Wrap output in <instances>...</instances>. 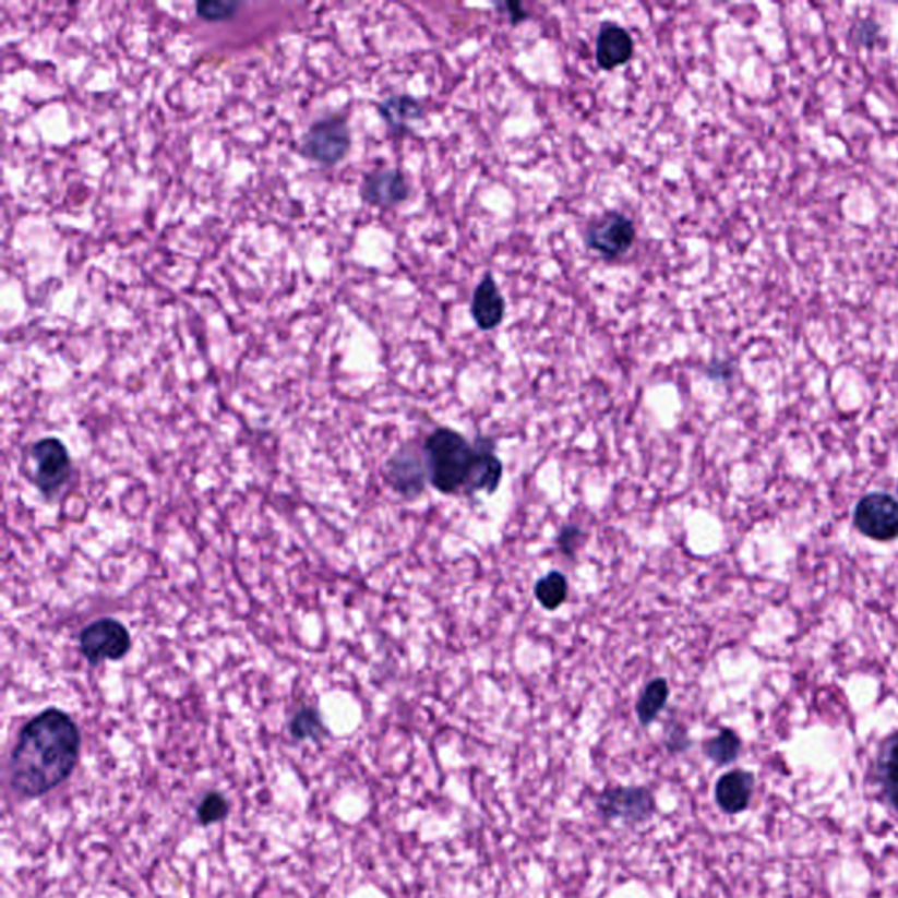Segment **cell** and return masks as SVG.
<instances>
[{"mask_svg": "<svg viewBox=\"0 0 898 898\" xmlns=\"http://www.w3.org/2000/svg\"><path fill=\"white\" fill-rule=\"evenodd\" d=\"M228 802L224 795L219 793H209L206 799L202 800L199 805V819L202 825H211V823H218L227 816Z\"/></svg>", "mask_w": 898, "mask_h": 898, "instance_id": "obj_21", "label": "cell"}, {"mask_svg": "<svg viewBox=\"0 0 898 898\" xmlns=\"http://www.w3.org/2000/svg\"><path fill=\"white\" fill-rule=\"evenodd\" d=\"M634 55V39L626 28L618 23L606 22L600 25L595 45V59L603 71L625 65Z\"/></svg>", "mask_w": 898, "mask_h": 898, "instance_id": "obj_11", "label": "cell"}, {"mask_svg": "<svg viewBox=\"0 0 898 898\" xmlns=\"http://www.w3.org/2000/svg\"><path fill=\"white\" fill-rule=\"evenodd\" d=\"M741 746V739H739L738 733L730 729H723L716 738L709 739L704 744V753L716 765H729L738 758Z\"/></svg>", "mask_w": 898, "mask_h": 898, "instance_id": "obj_18", "label": "cell"}, {"mask_svg": "<svg viewBox=\"0 0 898 898\" xmlns=\"http://www.w3.org/2000/svg\"><path fill=\"white\" fill-rule=\"evenodd\" d=\"M81 733L68 713L60 709L32 718L11 753L10 781L19 795H45L68 781L80 761Z\"/></svg>", "mask_w": 898, "mask_h": 898, "instance_id": "obj_1", "label": "cell"}, {"mask_svg": "<svg viewBox=\"0 0 898 898\" xmlns=\"http://www.w3.org/2000/svg\"><path fill=\"white\" fill-rule=\"evenodd\" d=\"M36 462V484L46 496H53L71 476V458L68 447L59 439H43L32 447Z\"/></svg>", "mask_w": 898, "mask_h": 898, "instance_id": "obj_8", "label": "cell"}, {"mask_svg": "<svg viewBox=\"0 0 898 898\" xmlns=\"http://www.w3.org/2000/svg\"><path fill=\"white\" fill-rule=\"evenodd\" d=\"M411 188L398 169H375L363 178L362 199L369 206L390 209L407 201Z\"/></svg>", "mask_w": 898, "mask_h": 898, "instance_id": "obj_10", "label": "cell"}, {"mask_svg": "<svg viewBox=\"0 0 898 898\" xmlns=\"http://www.w3.org/2000/svg\"><path fill=\"white\" fill-rule=\"evenodd\" d=\"M476 458L465 493L487 492L492 495L501 484L502 462L495 455L492 439L478 438L475 443Z\"/></svg>", "mask_w": 898, "mask_h": 898, "instance_id": "obj_12", "label": "cell"}, {"mask_svg": "<svg viewBox=\"0 0 898 898\" xmlns=\"http://www.w3.org/2000/svg\"><path fill=\"white\" fill-rule=\"evenodd\" d=\"M755 791V776L747 770H730L716 782L715 797L720 810L727 814H739L750 807Z\"/></svg>", "mask_w": 898, "mask_h": 898, "instance_id": "obj_14", "label": "cell"}, {"mask_svg": "<svg viewBox=\"0 0 898 898\" xmlns=\"http://www.w3.org/2000/svg\"><path fill=\"white\" fill-rule=\"evenodd\" d=\"M582 530L577 527H573V525H568V527L563 528L559 536L560 551H562L565 556H568V559H574L577 546L582 544Z\"/></svg>", "mask_w": 898, "mask_h": 898, "instance_id": "obj_23", "label": "cell"}, {"mask_svg": "<svg viewBox=\"0 0 898 898\" xmlns=\"http://www.w3.org/2000/svg\"><path fill=\"white\" fill-rule=\"evenodd\" d=\"M241 4L236 0H202L199 2L197 14L202 20L207 22H224V20L232 19L234 14L238 13Z\"/></svg>", "mask_w": 898, "mask_h": 898, "instance_id": "obj_20", "label": "cell"}, {"mask_svg": "<svg viewBox=\"0 0 898 898\" xmlns=\"http://www.w3.org/2000/svg\"><path fill=\"white\" fill-rule=\"evenodd\" d=\"M381 118L388 123L390 129L404 134L411 129V123L424 117V109L418 100L409 95H394L378 106Z\"/></svg>", "mask_w": 898, "mask_h": 898, "instance_id": "obj_15", "label": "cell"}, {"mask_svg": "<svg viewBox=\"0 0 898 898\" xmlns=\"http://www.w3.org/2000/svg\"><path fill=\"white\" fill-rule=\"evenodd\" d=\"M877 776H879L883 790H898V732L889 735L877 755Z\"/></svg>", "mask_w": 898, "mask_h": 898, "instance_id": "obj_17", "label": "cell"}, {"mask_svg": "<svg viewBox=\"0 0 898 898\" xmlns=\"http://www.w3.org/2000/svg\"><path fill=\"white\" fill-rule=\"evenodd\" d=\"M429 481L446 495L464 492L475 465L476 447L452 429H438L423 444Z\"/></svg>", "mask_w": 898, "mask_h": 898, "instance_id": "obj_2", "label": "cell"}, {"mask_svg": "<svg viewBox=\"0 0 898 898\" xmlns=\"http://www.w3.org/2000/svg\"><path fill=\"white\" fill-rule=\"evenodd\" d=\"M854 527L874 541L898 539V502L888 493L863 496L854 510Z\"/></svg>", "mask_w": 898, "mask_h": 898, "instance_id": "obj_7", "label": "cell"}, {"mask_svg": "<svg viewBox=\"0 0 898 898\" xmlns=\"http://www.w3.org/2000/svg\"><path fill=\"white\" fill-rule=\"evenodd\" d=\"M595 804L603 818L620 819L628 825L648 822L657 807L651 791L643 787L606 788Z\"/></svg>", "mask_w": 898, "mask_h": 898, "instance_id": "obj_6", "label": "cell"}, {"mask_svg": "<svg viewBox=\"0 0 898 898\" xmlns=\"http://www.w3.org/2000/svg\"><path fill=\"white\" fill-rule=\"evenodd\" d=\"M635 236L637 232L631 218L618 211H608L586 227L585 244L602 259L616 260L631 251Z\"/></svg>", "mask_w": 898, "mask_h": 898, "instance_id": "obj_4", "label": "cell"}, {"mask_svg": "<svg viewBox=\"0 0 898 898\" xmlns=\"http://www.w3.org/2000/svg\"><path fill=\"white\" fill-rule=\"evenodd\" d=\"M470 314L481 331H495L501 325L505 314V300L496 287L492 273H487L476 287Z\"/></svg>", "mask_w": 898, "mask_h": 898, "instance_id": "obj_13", "label": "cell"}, {"mask_svg": "<svg viewBox=\"0 0 898 898\" xmlns=\"http://www.w3.org/2000/svg\"><path fill=\"white\" fill-rule=\"evenodd\" d=\"M667 747L674 751V753L686 750V747H689V739H686L684 730H678V732L672 733V738L667 741Z\"/></svg>", "mask_w": 898, "mask_h": 898, "instance_id": "obj_24", "label": "cell"}, {"mask_svg": "<svg viewBox=\"0 0 898 898\" xmlns=\"http://www.w3.org/2000/svg\"><path fill=\"white\" fill-rule=\"evenodd\" d=\"M132 640L123 623L112 618H103L89 623L80 635L81 652L92 666L106 660H121L130 651Z\"/></svg>", "mask_w": 898, "mask_h": 898, "instance_id": "obj_5", "label": "cell"}, {"mask_svg": "<svg viewBox=\"0 0 898 898\" xmlns=\"http://www.w3.org/2000/svg\"><path fill=\"white\" fill-rule=\"evenodd\" d=\"M320 732H322V723H320V718H318L316 713L311 711V709L300 711L299 715L294 718V721H291V733H294L296 738H314V735H318Z\"/></svg>", "mask_w": 898, "mask_h": 898, "instance_id": "obj_22", "label": "cell"}, {"mask_svg": "<svg viewBox=\"0 0 898 898\" xmlns=\"http://www.w3.org/2000/svg\"><path fill=\"white\" fill-rule=\"evenodd\" d=\"M667 698H669V683L663 678H657L648 683V686L640 693L637 707H635L640 725L648 727L657 720L661 709L666 707Z\"/></svg>", "mask_w": 898, "mask_h": 898, "instance_id": "obj_16", "label": "cell"}, {"mask_svg": "<svg viewBox=\"0 0 898 898\" xmlns=\"http://www.w3.org/2000/svg\"><path fill=\"white\" fill-rule=\"evenodd\" d=\"M349 146L351 134L348 121L345 115L334 112L311 123L302 137L300 149L311 160L331 167L339 164L348 155Z\"/></svg>", "mask_w": 898, "mask_h": 898, "instance_id": "obj_3", "label": "cell"}, {"mask_svg": "<svg viewBox=\"0 0 898 898\" xmlns=\"http://www.w3.org/2000/svg\"><path fill=\"white\" fill-rule=\"evenodd\" d=\"M386 476L390 484L404 496L412 499L423 493L429 479L423 450H418L415 444L400 447L386 465Z\"/></svg>", "mask_w": 898, "mask_h": 898, "instance_id": "obj_9", "label": "cell"}, {"mask_svg": "<svg viewBox=\"0 0 898 898\" xmlns=\"http://www.w3.org/2000/svg\"><path fill=\"white\" fill-rule=\"evenodd\" d=\"M567 579L563 576L562 573H553L548 574V576L542 577L539 579L536 585V597L541 603L542 608L548 609V611H554V609H559L565 599H567Z\"/></svg>", "mask_w": 898, "mask_h": 898, "instance_id": "obj_19", "label": "cell"}]
</instances>
